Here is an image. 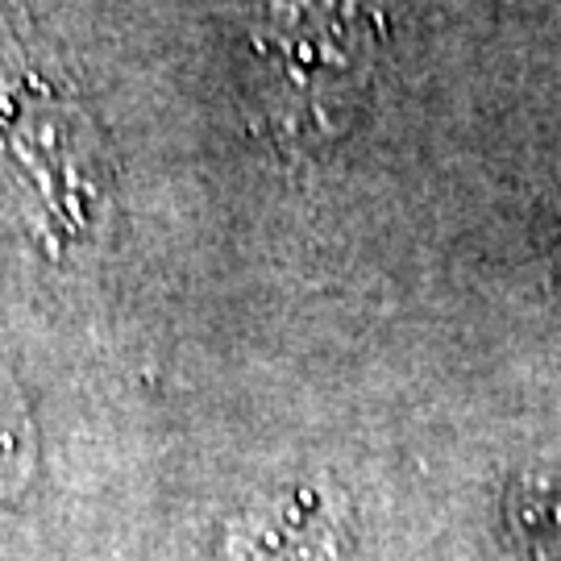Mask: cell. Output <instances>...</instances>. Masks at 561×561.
Masks as SVG:
<instances>
[{"label":"cell","mask_w":561,"mask_h":561,"mask_svg":"<svg viewBox=\"0 0 561 561\" xmlns=\"http://www.w3.org/2000/svg\"><path fill=\"white\" fill-rule=\"evenodd\" d=\"M0 454H25V408L4 366H0Z\"/></svg>","instance_id":"cell-3"},{"label":"cell","mask_w":561,"mask_h":561,"mask_svg":"<svg viewBox=\"0 0 561 561\" xmlns=\"http://www.w3.org/2000/svg\"><path fill=\"white\" fill-rule=\"evenodd\" d=\"M375 30L366 0H262L254 50L283 138H333L345 125L375 67Z\"/></svg>","instance_id":"cell-1"},{"label":"cell","mask_w":561,"mask_h":561,"mask_svg":"<svg viewBox=\"0 0 561 561\" xmlns=\"http://www.w3.org/2000/svg\"><path fill=\"white\" fill-rule=\"evenodd\" d=\"M0 141L62 225L88 221L108 183V141L67 88L21 76L0 92Z\"/></svg>","instance_id":"cell-2"}]
</instances>
